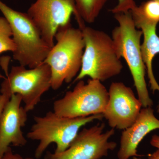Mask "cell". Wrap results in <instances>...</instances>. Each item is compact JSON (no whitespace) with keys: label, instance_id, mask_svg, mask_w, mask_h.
<instances>
[{"label":"cell","instance_id":"cell-20","mask_svg":"<svg viewBox=\"0 0 159 159\" xmlns=\"http://www.w3.org/2000/svg\"><path fill=\"white\" fill-rule=\"evenodd\" d=\"M151 145L153 147L157 148L159 150V136L154 135L152 136L150 141Z\"/></svg>","mask_w":159,"mask_h":159},{"label":"cell","instance_id":"cell-12","mask_svg":"<svg viewBox=\"0 0 159 159\" xmlns=\"http://www.w3.org/2000/svg\"><path fill=\"white\" fill-rule=\"evenodd\" d=\"M159 129V120L154 114L151 107H143L134 122L122 133L119 159H129L140 157L137 148L143 139L154 130Z\"/></svg>","mask_w":159,"mask_h":159},{"label":"cell","instance_id":"cell-11","mask_svg":"<svg viewBox=\"0 0 159 159\" xmlns=\"http://www.w3.org/2000/svg\"><path fill=\"white\" fill-rule=\"evenodd\" d=\"M22 102L20 95L13 94L0 115V158L10 145L24 146L27 144L22 128L25 125L28 112L21 105Z\"/></svg>","mask_w":159,"mask_h":159},{"label":"cell","instance_id":"cell-6","mask_svg":"<svg viewBox=\"0 0 159 159\" xmlns=\"http://www.w3.org/2000/svg\"><path fill=\"white\" fill-rule=\"evenodd\" d=\"M109 99L108 91L102 83L89 79L79 80L73 90L54 101L53 111L61 116L76 118L102 114Z\"/></svg>","mask_w":159,"mask_h":159},{"label":"cell","instance_id":"cell-24","mask_svg":"<svg viewBox=\"0 0 159 159\" xmlns=\"http://www.w3.org/2000/svg\"><path fill=\"white\" fill-rule=\"evenodd\" d=\"M0 159H2L0 158Z\"/></svg>","mask_w":159,"mask_h":159},{"label":"cell","instance_id":"cell-15","mask_svg":"<svg viewBox=\"0 0 159 159\" xmlns=\"http://www.w3.org/2000/svg\"><path fill=\"white\" fill-rule=\"evenodd\" d=\"M132 17L144 20L147 22L158 24L159 22V2L148 0L136 6L130 11Z\"/></svg>","mask_w":159,"mask_h":159},{"label":"cell","instance_id":"cell-16","mask_svg":"<svg viewBox=\"0 0 159 159\" xmlns=\"http://www.w3.org/2000/svg\"><path fill=\"white\" fill-rule=\"evenodd\" d=\"M15 49L9 22L4 16L0 17V54L7 51L13 52Z\"/></svg>","mask_w":159,"mask_h":159},{"label":"cell","instance_id":"cell-21","mask_svg":"<svg viewBox=\"0 0 159 159\" xmlns=\"http://www.w3.org/2000/svg\"><path fill=\"white\" fill-rule=\"evenodd\" d=\"M133 159H142L139 158L137 157H134ZM148 159H159V150H157L153 153L148 155Z\"/></svg>","mask_w":159,"mask_h":159},{"label":"cell","instance_id":"cell-9","mask_svg":"<svg viewBox=\"0 0 159 159\" xmlns=\"http://www.w3.org/2000/svg\"><path fill=\"white\" fill-rule=\"evenodd\" d=\"M104 123H98L79 132L68 148L60 153L47 152L45 159H100L107 156L117 144L109 140L115 131L111 128L103 132Z\"/></svg>","mask_w":159,"mask_h":159},{"label":"cell","instance_id":"cell-14","mask_svg":"<svg viewBox=\"0 0 159 159\" xmlns=\"http://www.w3.org/2000/svg\"><path fill=\"white\" fill-rule=\"evenodd\" d=\"M80 17L84 22L94 23L109 0H73Z\"/></svg>","mask_w":159,"mask_h":159},{"label":"cell","instance_id":"cell-1","mask_svg":"<svg viewBox=\"0 0 159 159\" xmlns=\"http://www.w3.org/2000/svg\"><path fill=\"white\" fill-rule=\"evenodd\" d=\"M80 29L85 47L81 69L74 83L86 77L102 82L119 75L123 65L111 37L85 25Z\"/></svg>","mask_w":159,"mask_h":159},{"label":"cell","instance_id":"cell-18","mask_svg":"<svg viewBox=\"0 0 159 159\" xmlns=\"http://www.w3.org/2000/svg\"><path fill=\"white\" fill-rule=\"evenodd\" d=\"M2 159H34L33 158H24L22 157L21 156L18 154H13L11 148H9L8 150L6 152L4 155Z\"/></svg>","mask_w":159,"mask_h":159},{"label":"cell","instance_id":"cell-13","mask_svg":"<svg viewBox=\"0 0 159 159\" xmlns=\"http://www.w3.org/2000/svg\"><path fill=\"white\" fill-rule=\"evenodd\" d=\"M133 21L137 29L141 30L144 39L141 44L142 59L146 67L151 89L152 93L159 92V85L154 75L152 61L157 54H159V37L157 33V24L147 22L139 19H134ZM159 113V102L157 106Z\"/></svg>","mask_w":159,"mask_h":159},{"label":"cell","instance_id":"cell-17","mask_svg":"<svg viewBox=\"0 0 159 159\" xmlns=\"http://www.w3.org/2000/svg\"><path fill=\"white\" fill-rule=\"evenodd\" d=\"M135 0H118L116 6L110 11L114 15L121 13H126L130 11L136 6Z\"/></svg>","mask_w":159,"mask_h":159},{"label":"cell","instance_id":"cell-22","mask_svg":"<svg viewBox=\"0 0 159 159\" xmlns=\"http://www.w3.org/2000/svg\"><path fill=\"white\" fill-rule=\"evenodd\" d=\"M5 77L3 76L2 74L0 73V79H5Z\"/></svg>","mask_w":159,"mask_h":159},{"label":"cell","instance_id":"cell-2","mask_svg":"<svg viewBox=\"0 0 159 159\" xmlns=\"http://www.w3.org/2000/svg\"><path fill=\"white\" fill-rule=\"evenodd\" d=\"M54 39L56 44L43 62L51 68V88L56 90L64 83L71 82L79 74L85 44L82 31L74 28L71 23L60 27Z\"/></svg>","mask_w":159,"mask_h":159},{"label":"cell","instance_id":"cell-5","mask_svg":"<svg viewBox=\"0 0 159 159\" xmlns=\"http://www.w3.org/2000/svg\"><path fill=\"white\" fill-rule=\"evenodd\" d=\"M0 11L9 22L16 46L13 58L20 66L34 68L43 63L51 48L27 13L11 9L0 0Z\"/></svg>","mask_w":159,"mask_h":159},{"label":"cell","instance_id":"cell-3","mask_svg":"<svg viewBox=\"0 0 159 159\" xmlns=\"http://www.w3.org/2000/svg\"><path fill=\"white\" fill-rule=\"evenodd\" d=\"M114 17L119 25L113 30L111 38L117 54L127 63L142 107H152L153 101L148 93L145 79L146 67L141 53L142 31L135 25L130 11L115 14Z\"/></svg>","mask_w":159,"mask_h":159},{"label":"cell","instance_id":"cell-19","mask_svg":"<svg viewBox=\"0 0 159 159\" xmlns=\"http://www.w3.org/2000/svg\"><path fill=\"white\" fill-rule=\"evenodd\" d=\"M11 97H8L4 94H0V115L5 108L7 102L9 101Z\"/></svg>","mask_w":159,"mask_h":159},{"label":"cell","instance_id":"cell-4","mask_svg":"<svg viewBox=\"0 0 159 159\" xmlns=\"http://www.w3.org/2000/svg\"><path fill=\"white\" fill-rule=\"evenodd\" d=\"M102 114L70 118L49 111L43 116H34V123L27 134L28 139L39 141L34 156L39 159L51 143L56 144L55 153L66 150L77 136L80 129L94 120L103 119Z\"/></svg>","mask_w":159,"mask_h":159},{"label":"cell","instance_id":"cell-23","mask_svg":"<svg viewBox=\"0 0 159 159\" xmlns=\"http://www.w3.org/2000/svg\"><path fill=\"white\" fill-rule=\"evenodd\" d=\"M157 1H158V2H159V0H157Z\"/></svg>","mask_w":159,"mask_h":159},{"label":"cell","instance_id":"cell-10","mask_svg":"<svg viewBox=\"0 0 159 159\" xmlns=\"http://www.w3.org/2000/svg\"><path fill=\"white\" fill-rule=\"evenodd\" d=\"M108 93L103 118L112 128L124 130L136 120L142 109V103L132 89L122 82L112 83Z\"/></svg>","mask_w":159,"mask_h":159},{"label":"cell","instance_id":"cell-8","mask_svg":"<svg viewBox=\"0 0 159 159\" xmlns=\"http://www.w3.org/2000/svg\"><path fill=\"white\" fill-rule=\"evenodd\" d=\"M41 35L50 48L54 46V36L61 26L71 23L74 14L78 24L83 22L73 0H36L27 11Z\"/></svg>","mask_w":159,"mask_h":159},{"label":"cell","instance_id":"cell-7","mask_svg":"<svg viewBox=\"0 0 159 159\" xmlns=\"http://www.w3.org/2000/svg\"><path fill=\"white\" fill-rule=\"evenodd\" d=\"M50 66L45 63L34 68L27 69L20 65L13 66L1 84V94L11 97L19 94L25 109L32 111L40 101L45 93L51 88Z\"/></svg>","mask_w":159,"mask_h":159}]
</instances>
